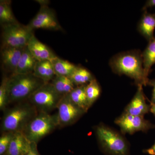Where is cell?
Masks as SVG:
<instances>
[{
  "mask_svg": "<svg viewBox=\"0 0 155 155\" xmlns=\"http://www.w3.org/2000/svg\"><path fill=\"white\" fill-rule=\"evenodd\" d=\"M153 7H155V0H148L147 1L143 8L142 10L143 11H147V9L153 8Z\"/></svg>",
  "mask_w": 155,
  "mask_h": 155,
  "instance_id": "obj_28",
  "label": "cell"
},
{
  "mask_svg": "<svg viewBox=\"0 0 155 155\" xmlns=\"http://www.w3.org/2000/svg\"><path fill=\"white\" fill-rule=\"evenodd\" d=\"M45 83L33 73L11 75L8 80V104L28 100Z\"/></svg>",
  "mask_w": 155,
  "mask_h": 155,
  "instance_id": "obj_2",
  "label": "cell"
},
{
  "mask_svg": "<svg viewBox=\"0 0 155 155\" xmlns=\"http://www.w3.org/2000/svg\"><path fill=\"white\" fill-rule=\"evenodd\" d=\"M27 47L38 61H51L58 57L49 48L40 41L34 35L28 42Z\"/></svg>",
  "mask_w": 155,
  "mask_h": 155,
  "instance_id": "obj_13",
  "label": "cell"
},
{
  "mask_svg": "<svg viewBox=\"0 0 155 155\" xmlns=\"http://www.w3.org/2000/svg\"><path fill=\"white\" fill-rule=\"evenodd\" d=\"M33 74L46 83L50 82L56 75L51 62L48 61H38Z\"/></svg>",
  "mask_w": 155,
  "mask_h": 155,
  "instance_id": "obj_17",
  "label": "cell"
},
{
  "mask_svg": "<svg viewBox=\"0 0 155 155\" xmlns=\"http://www.w3.org/2000/svg\"><path fill=\"white\" fill-rule=\"evenodd\" d=\"M51 83L62 96L69 94L76 87L69 77L60 75H56Z\"/></svg>",
  "mask_w": 155,
  "mask_h": 155,
  "instance_id": "obj_19",
  "label": "cell"
},
{
  "mask_svg": "<svg viewBox=\"0 0 155 155\" xmlns=\"http://www.w3.org/2000/svg\"><path fill=\"white\" fill-rule=\"evenodd\" d=\"M31 145L22 132H15L5 155H25L30 149Z\"/></svg>",
  "mask_w": 155,
  "mask_h": 155,
  "instance_id": "obj_14",
  "label": "cell"
},
{
  "mask_svg": "<svg viewBox=\"0 0 155 155\" xmlns=\"http://www.w3.org/2000/svg\"><path fill=\"white\" fill-rule=\"evenodd\" d=\"M25 48H1V62L3 70L11 73V75L16 73L18 63Z\"/></svg>",
  "mask_w": 155,
  "mask_h": 155,
  "instance_id": "obj_11",
  "label": "cell"
},
{
  "mask_svg": "<svg viewBox=\"0 0 155 155\" xmlns=\"http://www.w3.org/2000/svg\"><path fill=\"white\" fill-rule=\"evenodd\" d=\"M58 126L57 115L52 116L48 113L39 112L28 123L22 132L31 143L37 144Z\"/></svg>",
  "mask_w": 155,
  "mask_h": 155,
  "instance_id": "obj_4",
  "label": "cell"
},
{
  "mask_svg": "<svg viewBox=\"0 0 155 155\" xmlns=\"http://www.w3.org/2000/svg\"><path fill=\"white\" fill-rule=\"evenodd\" d=\"M97 137L103 150L109 155H128V145L125 139L110 127L101 125L96 129Z\"/></svg>",
  "mask_w": 155,
  "mask_h": 155,
  "instance_id": "obj_5",
  "label": "cell"
},
{
  "mask_svg": "<svg viewBox=\"0 0 155 155\" xmlns=\"http://www.w3.org/2000/svg\"><path fill=\"white\" fill-rule=\"evenodd\" d=\"M8 77L6 76L3 77L0 86V109L5 110L8 104Z\"/></svg>",
  "mask_w": 155,
  "mask_h": 155,
  "instance_id": "obj_25",
  "label": "cell"
},
{
  "mask_svg": "<svg viewBox=\"0 0 155 155\" xmlns=\"http://www.w3.org/2000/svg\"><path fill=\"white\" fill-rule=\"evenodd\" d=\"M137 29L148 41L153 40L155 38V14H150L145 11L139 22Z\"/></svg>",
  "mask_w": 155,
  "mask_h": 155,
  "instance_id": "obj_15",
  "label": "cell"
},
{
  "mask_svg": "<svg viewBox=\"0 0 155 155\" xmlns=\"http://www.w3.org/2000/svg\"><path fill=\"white\" fill-rule=\"evenodd\" d=\"M85 92L89 106L91 107L101 94V87L96 79L86 84Z\"/></svg>",
  "mask_w": 155,
  "mask_h": 155,
  "instance_id": "obj_24",
  "label": "cell"
},
{
  "mask_svg": "<svg viewBox=\"0 0 155 155\" xmlns=\"http://www.w3.org/2000/svg\"><path fill=\"white\" fill-rule=\"evenodd\" d=\"M150 111L155 116V104H151V107L150 109Z\"/></svg>",
  "mask_w": 155,
  "mask_h": 155,
  "instance_id": "obj_31",
  "label": "cell"
},
{
  "mask_svg": "<svg viewBox=\"0 0 155 155\" xmlns=\"http://www.w3.org/2000/svg\"><path fill=\"white\" fill-rule=\"evenodd\" d=\"M145 73L148 77L151 68L155 64V37L151 41L149 42L145 49L142 53Z\"/></svg>",
  "mask_w": 155,
  "mask_h": 155,
  "instance_id": "obj_22",
  "label": "cell"
},
{
  "mask_svg": "<svg viewBox=\"0 0 155 155\" xmlns=\"http://www.w3.org/2000/svg\"><path fill=\"white\" fill-rule=\"evenodd\" d=\"M26 25L32 31L35 29L63 30L54 12L48 5H41L38 13Z\"/></svg>",
  "mask_w": 155,
  "mask_h": 155,
  "instance_id": "obj_9",
  "label": "cell"
},
{
  "mask_svg": "<svg viewBox=\"0 0 155 155\" xmlns=\"http://www.w3.org/2000/svg\"><path fill=\"white\" fill-rule=\"evenodd\" d=\"M86 85L76 86L68 94L72 102L85 112L90 108L85 92Z\"/></svg>",
  "mask_w": 155,
  "mask_h": 155,
  "instance_id": "obj_18",
  "label": "cell"
},
{
  "mask_svg": "<svg viewBox=\"0 0 155 155\" xmlns=\"http://www.w3.org/2000/svg\"><path fill=\"white\" fill-rule=\"evenodd\" d=\"M11 8V1H0V24L1 26L18 23Z\"/></svg>",
  "mask_w": 155,
  "mask_h": 155,
  "instance_id": "obj_21",
  "label": "cell"
},
{
  "mask_svg": "<svg viewBox=\"0 0 155 155\" xmlns=\"http://www.w3.org/2000/svg\"><path fill=\"white\" fill-rule=\"evenodd\" d=\"M147 152L150 155H155V143L151 148L147 150Z\"/></svg>",
  "mask_w": 155,
  "mask_h": 155,
  "instance_id": "obj_30",
  "label": "cell"
},
{
  "mask_svg": "<svg viewBox=\"0 0 155 155\" xmlns=\"http://www.w3.org/2000/svg\"><path fill=\"white\" fill-rule=\"evenodd\" d=\"M37 110L30 103L20 104L5 114L1 124L4 132H22L29 122L37 115Z\"/></svg>",
  "mask_w": 155,
  "mask_h": 155,
  "instance_id": "obj_3",
  "label": "cell"
},
{
  "mask_svg": "<svg viewBox=\"0 0 155 155\" xmlns=\"http://www.w3.org/2000/svg\"><path fill=\"white\" fill-rule=\"evenodd\" d=\"M25 155H40L38 152L37 144L31 143L30 149Z\"/></svg>",
  "mask_w": 155,
  "mask_h": 155,
  "instance_id": "obj_27",
  "label": "cell"
},
{
  "mask_svg": "<svg viewBox=\"0 0 155 155\" xmlns=\"http://www.w3.org/2000/svg\"><path fill=\"white\" fill-rule=\"evenodd\" d=\"M69 78L76 86L86 85L94 79L88 70L83 67H78Z\"/></svg>",
  "mask_w": 155,
  "mask_h": 155,
  "instance_id": "obj_23",
  "label": "cell"
},
{
  "mask_svg": "<svg viewBox=\"0 0 155 155\" xmlns=\"http://www.w3.org/2000/svg\"><path fill=\"white\" fill-rule=\"evenodd\" d=\"M15 132H4L0 137V155H5Z\"/></svg>",
  "mask_w": 155,
  "mask_h": 155,
  "instance_id": "obj_26",
  "label": "cell"
},
{
  "mask_svg": "<svg viewBox=\"0 0 155 155\" xmlns=\"http://www.w3.org/2000/svg\"><path fill=\"white\" fill-rule=\"evenodd\" d=\"M149 84H150L153 87L152 104H155V79L149 81Z\"/></svg>",
  "mask_w": 155,
  "mask_h": 155,
  "instance_id": "obj_29",
  "label": "cell"
},
{
  "mask_svg": "<svg viewBox=\"0 0 155 155\" xmlns=\"http://www.w3.org/2000/svg\"><path fill=\"white\" fill-rule=\"evenodd\" d=\"M109 65L112 71L119 75H125L132 78L137 85L149 84L145 73L142 53L138 50L122 52L110 60Z\"/></svg>",
  "mask_w": 155,
  "mask_h": 155,
  "instance_id": "obj_1",
  "label": "cell"
},
{
  "mask_svg": "<svg viewBox=\"0 0 155 155\" xmlns=\"http://www.w3.org/2000/svg\"><path fill=\"white\" fill-rule=\"evenodd\" d=\"M63 96L56 91L51 83L48 82L31 95L28 100L39 112L48 113L58 108Z\"/></svg>",
  "mask_w": 155,
  "mask_h": 155,
  "instance_id": "obj_7",
  "label": "cell"
},
{
  "mask_svg": "<svg viewBox=\"0 0 155 155\" xmlns=\"http://www.w3.org/2000/svg\"><path fill=\"white\" fill-rule=\"evenodd\" d=\"M56 75L69 77L77 67L69 61L57 57L51 61Z\"/></svg>",
  "mask_w": 155,
  "mask_h": 155,
  "instance_id": "obj_20",
  "label": "cell"
},
{
  "mask_svg": "<svg viewBox=\"0 0 155 155\" xmlns=\"http://www.w3.org/2000/svg\"><path fill=\"white\" fill-rule=\"evenodd\" d=\"M142 85H138L137 91L133 99L127 105L125 113L133 116H143L150 108L147 104L143 90Z\"/></svg>",
  "mask_w": 155,
  "mask_h": 155,
  "instance_id": "obj_12",
  "label": "cell"
},
{
  "mask_svg": "<svg viewBox=\"0 0 155 155\" xmlns=\"http://www.w3.org/2000/svg\"><path fill=\"white\" fill-rule=\"evenodd\" d=\"M34 35L27 25L15 24L2 26L1 48H23L27 46Z\"/></svg>",
  "mask_w": 155,
  "mask_h": 155,
  "instance_id": "obj_6",
  "label": "cell"
},
{
  "mask_svg": "<svg viewBox=\"0 0 155 155\" xmlns=\"http://www.w3.org/2000/svg\"><path fill=\"white\" fill-rule=\"evenodd\" d=\"M57 108V117L59 126L72 125L82 114L85 113L72 102L68 94L63 96Z\"/></svg>",
  "mask_w": 155,
  "mask_h": 155,
  "instance_id": "obj_8",
  "label": "cell"
},
{
  "mask_svg": "<svg viewBox=\"0 0 155 155\" xmlns=\"http://www.w3.org/2000/svg\"><path fill=\"white\" fill-rule=\"evenodd\" d=\"M116 123L122 132L130 134L139 131H146L153 127L143 116H133L126 113L116 119Z\"/></svg>",
  "mask_w": 155,
  "mask_h": 155,
  "instance_id": "obj_10",
  "label": "cell"
},
{
  "mask_svg": "<svg viewBox=\"0 0 155 155\" xmlns=\"http://www.w3.org/2000/svg\"><path fill=\"white\" fill-rule=\"evenodd\" d=\"M37 62L31 54L27 46L24 48L20 58L16 73L22 74L33 73Z\"/></svg>",
  "mask_w": 155,
  "mask_h": 155,
  "instance_id": "obj_16",
  "label": "cell"
}]
</instances>
